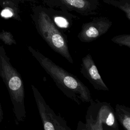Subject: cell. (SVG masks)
<instances>
[{"instance_id":"6da1fadb","label":"cell","mask_w":130,"mask_h":130,"mask_svg":"<svg viewBox=\"0 0 130 130\" xmlns=\"http://www.w3.org/2000/svg\"><path fill=\"white\" fill-rule=\"evenodd\" d=\"M28 49L65 95L78 105L90 102L92 97L89 88L76 76L31 46H28Z\"/></svg>"},{"instance_id":"277c9868","label":"cell","mask_w":130,"mask_h":130,"mask_svg":"<svg viewBox=\"0 0 130 130\" xmlns=\"http://www.w3.org/2000/svg\"><path fill=\"white\" fill-rule=\"evenodd\" d=\"M85 115V123L79 121L77 129L105 130L119 129L114 110L111 105L99 100L90 101Z\"/></svg>"},{"instance_id":"ba28073f","label":"cell","mask_w":130,"mask_h":130,"mask_svg":"<svg viewBox=\"0 0 130 130\" xmlns=\"http://www.w3.org/2000/svg\"><path fill=\"white\" fill-rule=\"evenodd\" d=\"M116 118L125 130H130V108L123 105L116 104L114 110Z\"/></svg>"},{"instance_id":"5bb4252c","label":"cell","mask_w":130,"mask_h":130,"mask_svg":"<svg viewBox=\"0 0 130 130\" xmlns=\"http://www.w3.org/2000/svg\"><path fill=\"white\" fill-rule=\"evenodd\" d=\"M14 0H0V5L4 6L6 5H9L11 3H12Z\"/></svg>"},{"instance_id":"9c48e42d","label":"cell","mask_w":130,"mask_h":130,"mask_svg":"<svg viewBox=\"0 0 130 130\" xmlns=\"http://www.w3.org/2000/svg\"><path fill=\"white\" fill-rule=\"evenodd\" d=\"M111 41L119 46H124L130 48V35L129 34L119 35L114 36L111 39Z\"/></svg>"},{"instance_id":"4fadbf2b","label":"cell","mask_w":130,"mask_h":130,"mask_svg":"<svg viewBox=\"0 0 130 130\" xmlns=\"http://www.w3.org/2000/svg\"><path fill=\"white\" fill-rule=\"evenodd\" d=\"M2 15L4 17L9 18L13 16L14 14L9 9H6L4 10V11H3V12L2 13Z\"/></svg>"},{"instance_id":"7a4b0ae2","label":"cell","mask_w":130,"mask_h":130,"mask_svg":"<svg viewBox=\"0 0 130 130\" xmlns=\"http://www.w3.org/2000/svg\"><path fill=\"white\" fill-rule=\"evenodd\" d=\"M0 76L9 91L17 121H22L26 117L23 80L19 73L11 64L2 47H0Z\"/></svg>"},{"instance_id":"7c38bea8","label":"cell","mask_w":130,"mask_h":130,"mask_svg":"<svg viewBox=\"0 0 130 130\" xmlns=\"http://www.w3.org/2000/svg\"><path fill=\"white\" fill-rule=\"evenodd\" d=\"M66 1L72 6L77 8H83L85 6L84 0H66Z\"/></svg>"},{"instance_id":"9a60e30c","label":"cell","mask_w":130,"mask_h":130,"mask_svg":"<svg viewBox=\"0 0 130 130\" xmlns=\"http://www.w3.org/2000/svg\"><path fill=\"white\" fill-rule=\"evenodd\" d=\"M2 117H3V112H2L1 105H0V123H1V122L2 120Z\"/></svg>"},{"instance_id":"52a82bcc","label":"cell","mask_w":130,"mask_h":130,"mask_svg":"<svg viewBox=\"0 0 130 130\" xmlns=\"http://www.w3.org/2000/svg\"><path fill=\"white\" fill-rule=\"evenodd\" d=\"M80 72L95 89L103 91L109 90L100 75L90 54L88 53L82 58Z\"/></svg>"},{"instance_id":"5b68a950","label":"cell","mask_w":130,"mask_h":130,"mask_svg":"<svg viewBox=\"0 0 130 130\" xmlns=\"http://www.w3.org/2000/svg\"><path fill=\"white\" fill-rule=\"evenodd\" d=\"M34 98L45 130H71L66 121L56 114L46 103L38 89L31 85Z\"/></svg>"},{"instance_id":"3957f363","label":"cell","mask_w":130,"mask_h":130,"mask_svg":"<svg viewBox=\"0 0 130 130\" xmlns=\"http://www.w3.org/2000/svg\"><path fill=\"white\" fill-rule=\"evenodd\" d=\"M35 22L38 34L51 49L73 63L67 36L55 25L49 15L41 12L35 15Z\"/></svg>"},{"instance_id":"8fae6325","label":"cell","mask_w":130,"mask_h":130,"mask_svg":"<svg viewBox=\"0 0 130 130\" xmlns=\"http://www.w3.org/2000/svg\"><path fill=\"white\" fill-rule=\"evenodd\" d=\"M0 39L2 40L6 44L9 45L16 44L13 36L9 32L3 31V32H1L0 34Z\"/></svg>"},{"instance_id":"8992f818","label":"cell","mask_w":130,"mask_h":130,"mask_svg":"<svg viewBox=\"0 0 130 130\" xmlns=\"http://www.w3.org/2000/svg\"><path fill=\"white\" fill-rule=\"evenodd\" d=\"M111 25V22L105 19L94 20L84 24L77 37L82 42H92L106 33Z\"/></svg>"},{"instance_id":"30bf717a","label":"cell","mask_w":130,"mask_h":130,"mask_svg":"<svg viewBox=\"0 0 130 130\" xmlns=\"http://www.w3.org/2000/svg\"><path fill=\"white\" fill-rule=\"evenodd\" d=\"M53 22L55 25L62 29H67L70 27V23L66 18L62 16H56L53 18Z\"/></svg>"}]
</instances>
